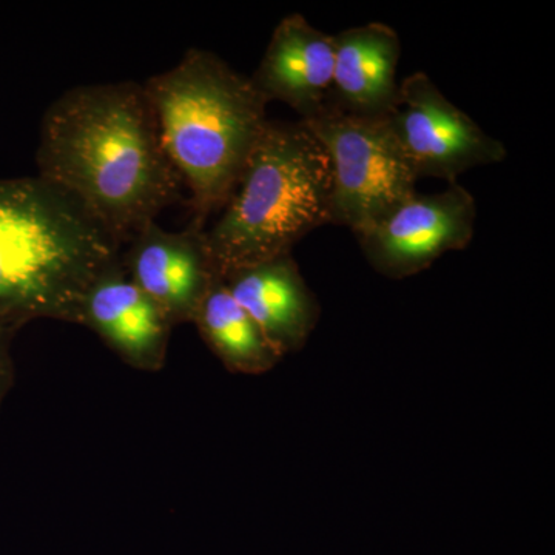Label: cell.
<instances>
[{"label": "cell", "mask_w": 555, "mask_h": 555, "mask_svg": "<svg viewBox=\"0 0 555 555\" xmlns=\"http://www.w3.org/2000/svg\"><path fill=\"white\" fill-rule=\"evenodd\" d=\"M38 177L72 196L118 244L181 198L182 179L160 139L144 86L64 91L42 116Z\"/></svg>", "instance_id": "cell-1"}, {"label": "cell", "mask_w": 555, "mask_h": 555, "mask_svg": "<svg viewBox=\"0 0 555 555\" xmlns=\"http://www.w3.org/2000/svg\"><path fill=\"white\" fill-rule=\"evenodd\" d=\"M122 258L100 222L46 179L0 178V332L82 321L90 288Z\"/></svg>", "instance_id": "cell-2"}, {"label": "cell", "mask_w": 555, "mask_h": 555, "mask_svg": "<svg viewBox=\"0 0 555 555\" xmlns=\"http://www.w3.org/2000/svg\"><path fill=\"white\" fill-rule=\"evenodd\" d=\"M142 86L167 155L190 190V222L206 228L235 192L268 126L270 102L250 78L199 49Z\"/></svg>", "instance_id": "cell-3"}, {"label": "cell", "mask_w": 555, "mask_h": 555, "mask_svg": "<svg viewBox=\"0 0 555 555\" xmlns=\"http://www.w3.org/2000/svg\"><path fill=\"white\" fill-rule=\"evenodd\" d=\"M331 163L302 120H270L221 217L206 230L219 280L292 254L331 224Z\"/></svg>", "instance_id": "cell-4"}, {"label": "cell", "mask_w": 555, "mask_h": 555, "mask_svg": "<svg viewBox=\"0 0 555 555\" xmlns=\"http://www.w3.org/2000/svg\"><path fill=\"white\" fill-rule=\"evenodd\" d=\"M302 122L331 163V224L357 235L415 195L418 178L398 144L389 116L366 118L326 108Z\"/></svg>", "instance_id": "cell-5"}, {"label": "cell", "mask_w": 555, "mask_h": 555, "mask_svg": "<svg viewBox=\"0 0 555 555\" xmlns=\"http://www.w3.org/2000/svg\"><path fill=\"white\" fill-rule=\"evenodd\" d=\"M390 126L416 178L444 179L455 184L460 175L506 159L499 139L447 100L426 73L400 82V101Z\"/></svg>", "instance_id": "cell-6"}, {"label": "cell", "mask_w": 555, "mask_h": 555, "mask_svg": "<svg viewBox=\"0 0 555 555\" xmlns=\"http://www.w3.org/2000/svg\"><path fill=\"white\" fill-rule=\"evenodd\" d=\"M476 198L455 182L434 195L416 192L356 238L375 272L406 280L448 251L465 250L476 235Z\"/></svg>", "instance_id": "cell-7"}, {"label": "cell", "mask_w": 555, "mask_h": 555, "mask_svg": "<svg viewBox=\"0 0 555 555\" xmlns=\"http://www.w3.org/2000/svg\"><path fill=\"white\" fill-rule=\"evenodd\" d=\"M206 230L190 222L184 230L169 232L155 221L127 243L124 268L170 324L195 320L204 298L219 280Z\"/></svg>", "instance_id": "cell-8"}, {"label": "cell", "mask_w": 555, "mask_h": 555, "mask_svg": "<svg viewBox=\"0 0 555 555\" xmlns=\"http://www.w3.org/2000/svg\"><path fill=\"white\" fill-rule=\"evenodd\" d=\"M334 76V39L302 14H288L273 30L251 82L269 102L294 108L299 120L326 109Z\"/></svg>", "instance_id": "cell-9"}, {"label": "cell", "mask_w": 555, "mask_h": 555, "mask_svg": "<svg viewBox=\"0 0 555 555\" xmlns=\"http://www.w3.org/2000/svg\"><path fill=\"white\" fill-rule=\"evenodd\" d=\"M222 281L281 357L299 352L320 323V301L292 254L236 270Z\"/></svg>", "instance_id": "cell-10"}, {"label": "cell", "mask_w": 555, "mask_h": 555, "mask_svg": "<svg viewBox=\"0 0 555 555\" xmlns=\"http://www.w3.org/2000/svg\"><path fill=\"white\" fill-rule=\"evenodd\" d=\"M334 76L326 108L366 118L392 115L400 101L398 33L382 22L332 35Z\"/></svg>", "instance_id": "cell-11"}, {"label": "cell", "mask_w": 555, "mask_h": 555, "mask_svg": "<svg viewBox=\"0 0 555 555\" xmlns=\"http://www.w3.org/2000/svg\"><path fill=\"white\" fill-rule=\"evenodd\" d=\"M80 324L94 328L139 364H155L163 358L171 326L163 310L131 280L122 258L90 288Z\"/></svg>", "instance_id": "cell-12"}, {"label": "cell", "mask_w": 555, "mask_h": 555, "mask_svg": "<svg viewBox=\"0 0 555 555\" xmlns=\"http://www.w3.org/2000/svg\"><path fill=\"white\" fill-rule=\"evenodd\" d=\"M193 321L230 371L262 374L275 367L283 358L254 318L232 297L222 280L211 286Z\"/></svg>", "instance_id": "cell-13"}, {"label": "cell", "mask_w": 555, "mask_h": 555, "mask_svg": "<svg viewBox=\"0 0 555 555\" xmlns=\"http://www.w3.org/2000/svg\"><path fill=\"white\" fill-rule=\"evenodd\" d=\"M7 341L9 338L0 337V401L9 392L11 383H13V363H11Z\"/></svg>", "instance_id": "cell-14"}, {"label": "cell", "mask_w": 555, "mask_h": 555, "mask_svg": "<svg viewBox=\"0 0 555 555\" xmlns=\"http://www.w3.org/2000/svg\"><path fill=\"white\" fill-rule=\"evenodd\" d=\"M0 337H2V338H10V337H7L5 334H2V332H0Z\"/></svg>", "instance_id": "cell-15"}]
</instances>
